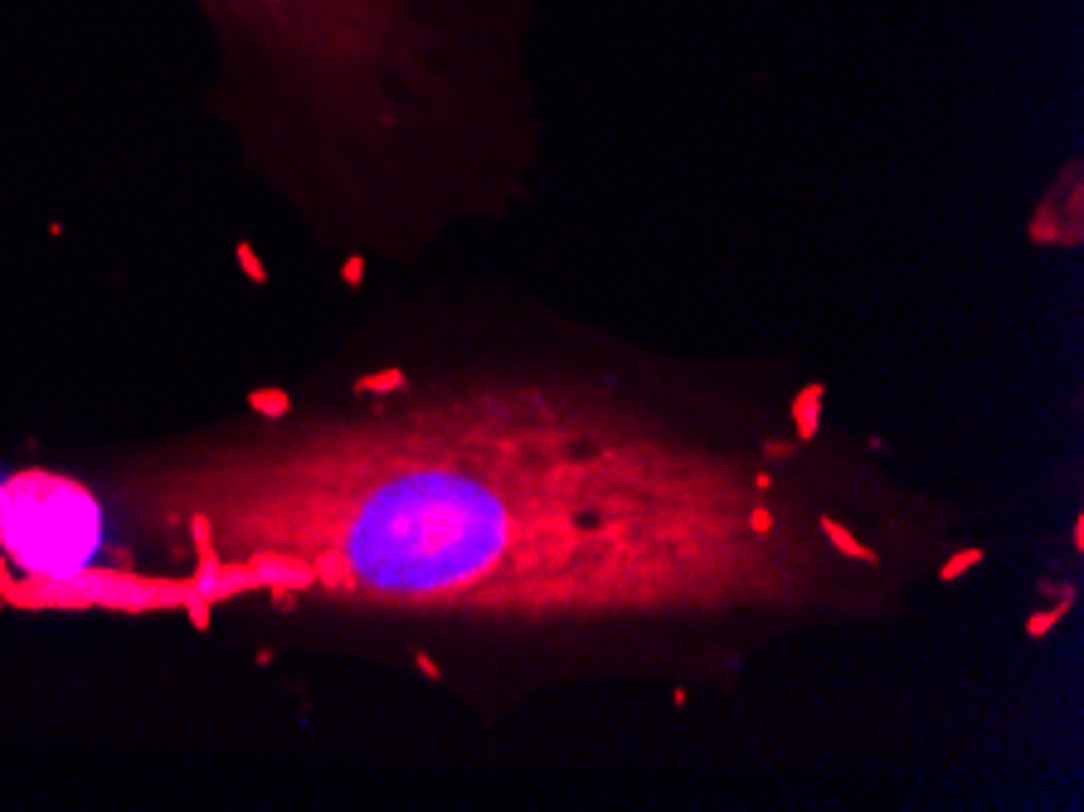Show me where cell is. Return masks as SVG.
I'll return each instance as SVG.
<instances>
[{
  "label": "cell",
  "instance_id": "cell-1",
  "mask_svg": "<svg viewBox=\"0 0 1084 812\" xmlns=\"http://www.w3.org/2000/svg\"><path fill=\"white\" fill-rule=\"evenodd\" d=\"M137 457L122 501L185 555L181 614L316 604L467 705L729 686L904 618L983 560L963 506L773 360H686L555 312L438 307L302 414Z\"/></svg>",
  "mask_w": 1084,
  "mask_h": 812
},
{
  "label": "cell",
  "instance_id": "cell-3",
  "mask_svg": "<svg viewBox=\"0 0 1084 812\" xmlns=\"http://www.w3.org/2000/svg\"><path fill=\"white\" fill-rule=\"evenodd\" d=\"M0 545L30 584L88 570L108 545L98 491L44 467L0 477Z\"/></svg>",
  "mask_w": 1084,
  "mask_h": 812
},
{
  "label": "cell",
  "instance_id": "cell-2",
  "mask_svg": "<svg viewBox=\"0 0 1084 812\" xmlns=\"http://www.w3.org/2000/svg\"><path fill=\"white\" fill-rule=\"evenodd\" d=\"M209 102L340 282L501 225L545 171V0H191Z\"/></svg>",
  "mask_w": 1084,
  "mask_h": 812
}]
</instances>
